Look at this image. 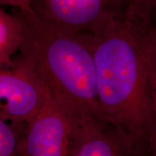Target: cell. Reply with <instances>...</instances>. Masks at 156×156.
<instances>
[{"instance_id": "3957f363", "label": "cell", "mask_w": 156, "mask_h": 156, "mask_svg": "<svg viewBox=\"0 0 156 156\" xmlns=\"http://www.w3.org/2000/svg\"><path fill=\"white\" fill-rule=\"evenodd\" d=\"M45 23L73 35L93 32L126 12V0H33L30 5Z\"/></svg>"}, {"instance_id": "ba28073f", "label": "cell", "mask_w": 156, "mask_h": 156, "mask_svg": "<svg viewBox=\"0 0 156 156\" xmlns=\"http://www.w3.org/2000/svg\"><path fill=\"white\" fill-rule=\"evenodd\" d=\"M26 126L0 118V156H21L18 142Z\"/></svg>"}, {"instance_id": "8fae6325", "label": "cell", "mask_w": 156, "mask_h": 156, "mask_svg": "<svg viewBox=\"0 0 156 156\" xmlns=\"http://www.w3.org/2000/svg\"><path fill=\"white\" fill-rule=\"evenodd\" d=\"M153 119L148 135L145 156H156V91H152Z\"/></svg>"}, {"instance_id": "7c38bea8", "label": "cell", "mask_w": 156, "mask_h": 156, "mask_svg": "<svg viewBox=\"0 0 156 156\" xmlns=\"http://www.w3.org/2000/svg\"><path fill=\"white\" fill-rule=\"evenodd\" d=\"M33 0H0L2 5H10L17 8L30 6Z\"/></svg>"}, {"instance_id": "5b68a950", "label": "cell", "mask_w": 156, "mask_h": 156, "mask_svg": "<svg viewBox=\"0 0 156 156\" xmlns=\"http://www.w3.org/2000/svg\"><path fill=\"white\" fill-rule=\"evenodd\" d=\"M72 136L71 122L46 88L41 109L19 140V153L21 156H69Z\"/></svg>"}, {"instance_id": "30bf717a", "label": "cell", "mask_w": 156, "mask_h": 156, "mask_svg": "<svg viewBox=\"0 0 156 156\" xmlns=\"http://www.w3.org/2000/svg\"><path fill=\"white\" fill-rule=\"evenodd\" d=\"M127 12L147 25L156 24V0H126Z\"/></svg>"}, {"instance_id": "7a4b0ae2", "label": "cell", "mask_w": 156, "mask_h": 156, "mask_svg": "<svg viewBox=\"0 0 156 156\" xmlns=\"http://www.w3.org/2000/svg\"><path fill=\"white\" fill-rule=\"evenodd\" d=\"M15 11L24 25L20 55L38 74L73 128L93 119L108 123L99 101L94 60L85 43L44 22L30 6Z\"/></svg>"}, {"instance_id": "277c9868", "label": "cell", "mask_w": 156, "mask_h": 156, "mask_svg": "<svg viewBox=\"0 0 156 156\" xmlns=\"http://www.w3.org/2000/svg\"><path fill=\"white\" fill-rule=\"evenodd\" d=\"M45 94L44 84L20 55L12 67L0 69V118L28 124L41 109Z\"/></svg>"}, {"instance_id": "9c48e42d", "label": "cell", "mask_w": 156, "mask_h": 156, "mask_svg": "<svg viewBox=\"0 0 156 156\" xmlns=\"http://www.w3.org/2000/svg\"><path fill=\"white\" fill-rule=\"evenodd\" d=\"M144 43L150 86L152 91H156V24L145 26Z\"/></svg>"}, {"instance_id": "6da1fadb", "label": "cell", "mask_w": 156, "mask_h": 156, "mask_svg": "<svg viewBox=\"0 0 156 156\" xmlns=\"http://www.w3.org/2000/svg\"><path fill=\"white\" fill-rule=\"evenodd\" d=\"M146 25L126 10L96 30L77 35L94 60L99 101L107 122L140 156L145 155L153 119Z\"/></svg>"}, {"instance_id": "52a82bcc", "label": "cell", "mask_w": 156, "mask_h": 156, "mask_svg": "<svg viewBox=\"0 0 156 156\" xmlns=\"http://www.w3.org/2000/svg\"><path fill=\"white\" fill-rule=\"evenodd\" d=\"M24 41V25L16 11L14 14L0 9V67L13 65V55L20 49Z\"/></svg>"}, {"instance_id": "8992f818", "label": "cell", "mask_w": 156, "mask_h": 156, "mask_svg": "<svg viewBox=\"0 0 156 156\" xmlns=\"http://www.w3.org/2000/svg\"><path fill=\"white\" fill-rule=\"evenodd\" d=\"M69 156H140L112 124L90 119L73 129Z\"/></svg>"}]
</instances>
